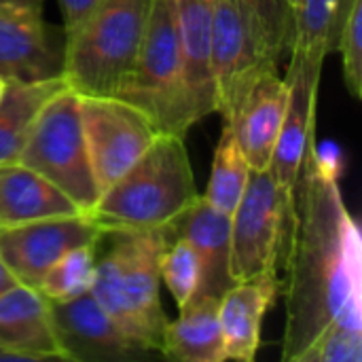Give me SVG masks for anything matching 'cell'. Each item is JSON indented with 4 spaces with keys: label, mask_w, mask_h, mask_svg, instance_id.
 Returning a JSON list of instances; mask_svg holds the SVG:
<instances>
[{
    "label": "cell",
    "mask_w": 362,
    "mask_h": 362,
    "mask_svg": "<svg viewBox=\"0 0 362 362\" xmlns=\"http://www.w3.org/2000/svg\"><path fill=\"white\" fill-rule=\"evenodd\" d=\"M282 361L297 362L337 316H362V238L339 189V161L316 146L295 187Z\"/></svg>",
    "instance_id": "6da1fadb"
},
{
    "label": "cell",
    "mask_w": 362,
    "mask_h": 362,
    "mask_svg": "<svg viewBox=\"0 0 362 362\" xmlns=\"http://www.w3.org/2000/svg\"><path fill=\"white\" fill-rule=\"evenodd\" d=\"M199 195L185 138L159 134L136 163L100 193L87 216L104 235L165 229Z\"/></svg>",
    "instance_id": "7a4b0ae2"
},
{
    "label": "cell",
    "mask_w": 362,
    "mask_h": 362,
    "mask_svg": "<svg viewBox=\"0 0 362 362\" xmlns=\"http://www.w3.org/2000/svg\"><path fill=\"white\" fill-rule=\"evenodd\" d=\"M108 235L112 246L95 263L91 295L132 339L161 354L168 316L159 295V259L165 235L161 229Z\"/></svg>",
    "instance_id": "3957f363"
},
{
    "label": "cell",
    "mask_w": 362,
    "mask_h": 362,
    "mask_svg": "<svg viewBox=\"0 0 362 362\" xmlns=\"http://www.w3.org/2000/svg\"><path fill=\"white\" fill-rule=\"evenodd\" d=\"M153 0H100L64 42L62 76L78 95H121L134 72Z\"/></svg>",
    "instance_id": "277c9868"
},
{
    "label": "cell",
    "mask_w": 362,
    "mask_h": 362,
    "mask_svg": "<svg viewBox=\"0 0 362 362\" xmlns=\"http://www.w3.org/2000/svg\"><path fill=\"white\" fill-rule=\"evenodd\" d=\"M119 98L142 110L159 134L185 138L195 125L182 81L176 0L151 2L142 47Z\"/></svg>",
    "instance_id": "5b68a950"
},
{
    "label": "cell",
    "mask_w": 362,
    "mask_h": 362,
    "mask_svg": "<svg viewBox=\"0 0 362 362\" xmlns=\"http://www.w3.org/2000/svg\"><path fill=\"white\" fill-rule=\"evenodd\" d=\"M78 102V93L66 87L45 104L23 144L19 163L47 178L83 214H89L100 189L87 155Z\"/></svg>",
    "instance_id": "8992f818"
},
{
    "label": "cell",
    "mask_w": 362,
    "mask_h": 362,
    "mask_svg": "<svg viewBox=\"0 0 362 362\" xmlns=\"http://www.w3.org/2000/svg\"><path fill=\"white\" fill-rule=\"evenodd\" d=\"M293 216L295 199L280 191L269 170H252L231 214L229 274L233 282L278 276L288 255Z\"/></svg>",
    "instance_id": "52a82bcc"
},
{
    "label": "cell",
    "mask_w": 362,
    "mask_h": 362,
    "mask_svg": "<svg viewBox=\"0 0 362 362\" xmlns=\"http://www.w3.org/2000/svg\"><path fill=\"white\" fill-rule=\"evenodd\" d=\"M81 125L100 193L121 178L159 136L151 119L117 95H78Z\"/></svg>",
    "instance_id": "ba28073f"
},
{
    "label": "cell",
    "mask_w": 362,
    "mask_h": 362,
    "mask_svg": "<svg viewBox=\"0 0 362 362\" xmlns=\"http://www.w3.org/2000/svg\"><path fill=\"white\" fill-rule=\"evenodd\" d=\"M291 62L284 76L286 83V108L280 127V136L272 155L269 174L280 191L295 199V187L299 182L303 163L310 151L316 146V104L322 66L329 55L314 49H291Z\"/></svg>",
    "instance_id": "9c48e42d"
},
{
    "label": "cell",
    "mask_w": 362,
    "mask_h": 362,
    "mask_svg": "<svg viewBox=\"0 0 362 362\" xmlns=\"http://www.w3.org/2000/svg\"><path fill=\"white\" fill-rule=\"evenodd\" d=\"M210 64L216 112L223 121L233 119L263 72L278 70L257 40L250 21L233 0H214Z\"/></svg>",
    "instance_id": "30bf717a"
},
{
    "label": "cell",
    "mask_w": 362,
    "mask_h": 362,
    "mask_svg": "<svg viewBox=\"0 0 362 362\" xmlns=\"http://www.w3.org/2000/svg\"><path fill=\"white\" fill-rule=\"evenodd\" d=\"M104 238L87 214L53 216L0 227V259L15 280L38 291L49 267L76 246H98Z\"/></svg>",
    "instance_id": "8fae6325"
},
{
    "label": "cell",
    "mask_w": 362,
    "mask_h": 362,
    "mask_svg": "<svg viewBox=\"0 0 362 362\" xmlns=\"http://www.w3.org/2000/svg\"><path fill=\"white\" fill-rule=\"evenodd\" d=\"M49 312L64 361L129 362L155 354L132 339L102 310L91 291L68 301H49Z\"/></svg>",
    "instance_id": "7c38bea8"
},
{
    "label": "cell",
    "mask_w": 362,
    "mask_h": 362,
    "mask_svg": "<svg viewBox=\"0 0 362 362\" xmlns=\"http://www.w3.org/2000/svg\"><path fill=\"white\" fill-rule=\"evenodd\" d=\"M64 42V28L42 15L0 6V78L28 83L62 76Z\"/></svg>",
    "instance_id": "4fadbf2b"
},
{
    "label": "cell",
    "mask_w": 362,
    "mask_h": 362,
    "mask_svg": "<svg viewBox=\"0 0 362 362\" xmlns=\"http://www.w3.org/2000/svg\"><path fill=\"white\" fill-rule=\"evenodd\" d=\"M161 231L165 240L182 238L193 246L202 269L199 288L195 297L204 295L221 299L225 291L233 284L229 274L231 216L218 212L204 199V195H199L185 214H180L170 227Z\"/></svg>",
    "instance_id": "5bb4252c"
},
{
    "label": "cell",
    "mask_w": 362,
    "mask_h": 362,
    "mask_svg": "<svg viewBox=\"0 0 362 362\" xmlns=\"http://www.w3.org/2000/svg\"><path fill=\"white\" fill-rule=\"evenodd\" d=\"M176 17L187 102L193 123H199L216 112L210 64L214 0H176Z\"/></svg>",
    "instance_id": "9a60e30c"
},
{
    "label": "cell",
    "mask_w": 362,
    "mask_h": 362,
    "mask_svg": "<svg viewBox=\"0 0 362 362\" xmlns=\"http://www.w3.org/2000/svg\"><path fill=\"white\" fill-rule=\"evenodd\" d=\"M0 350L17 362L64 361L49 301L38 291L17 284L0 295Z\"/></svg>",
    "instance_id": "2e32d148"
},
{
    "label": "cell",
    "mask_w": 362,
    "mask_h": 362,
    "mask_svg": "<svg viewBox=\"0 0 362 362\" xmlns=\"http://www.w3.org/2000/svg\"><path fill=\"white\" fill-rule=\"evenodd\" d=\"M280 288L278 276L233 282L218 299L225 361L252 362L261 348V327Z\"/></svg>",
    "instance_id": "e0dca14e"
},
{
    "label": "cell",
    "mask_w": 362,
    "mask_h": 362,
    "mask_svg": "<svg viewBox=\"0 0 362 362\" xmlns=\"http://www.w3.org/2000/svg\"><path fill=\"white\" fill-rule=\"evenodd\" d=\"M286 108V83L278 70L263 72L229 119L250 170H269Z\"/></svg>",
    "instance_id": "ac0fdd59"
},
{
    "label": "cell",
    "mask_w": 362,
    "mask_h": 362,
    "mask_svg": "<svg viewBox=\"0 0 362 362\" xmlns=\"http://www.w3.org/2000/svg\"><path fill=\"white\" fill-rule=\"evenodd\" d=\"M83 214L55 185L17 163L0 165V227Z\"/></svg>",
    "instance_id": "d6986e66"
},
{
    "label": "cell",
    "mask_w": 362,
    "mask_h": 362,
    "mask_svg": "<svg viewBox=\"0 0 362 362\" xmlns=\"http://www.w3.org/2000/svg\"><path fill=\"white\" fill-rule=\"evenodd\" d=\"M178 312V318L165 325L161 356L180 362H225L218 299L199 295Z\"/></svg>",
    "instance_id": "ffe728a7"
},
{
    "label": "cell",
    "mask_w": 362,
    "mask_h": 362,
    "mask_svg": "<svg viewBox=\"0 0 362 362\" xmlns=\"http://www.w3.org/2000/svg\"><path fill=\"white\" fill-rule=\"evenodd\" d=\"M64 76L42 81H4L0 95V165L17 163L32 125L45 104L64 91Z\"/></svg>",
    "instance_id": "44dd1931"
},
{
    "label": "cell",
    "mask_w": 362,
    "mask_h": 362,
    "mask_svg": "<svg viewBox=\"0 0 362 362\" xmlns=\"http://www.w3.org/2000/svg\"><path fill=\"white\" fill-rule=\"evenodd\" d=\"M358 0H297L293 8V47L331 55L339 47L350 13Z\"/></svg>",
    "instance_id": "7402d4cb"
},
{
    "label": "cell",
    "mask_w": 362,
    "mask_h": 362,
    "mask_svg": "<svg viewBox=\"0 0 362 362\" xmlns=\"http://www.w3.org/2000/svg\"><path fill=\"white\" fill-rule=\"evenodd\" d=\"M250 165L240 148V142L235 138V129L231 121H223L221 138L214 148L212 159V172L206 187L204 199L214 206L223 214H233L238 202L242 199L248 178H250Z\"/></svg>",
    "instance_id": "603a6c76"
},
{
    "label": "cell",
    "mask_w": 362,
    "mask_h": 362,
    "mask_svg": "<svg viewBox=\"0 0 362 362\" xmlns=\"http://www.w3.org/2000/svg\"><path fill=\"white\" fill-rule=\"evenodd\" d=\"M261 42L269 59L280 66V62L291 53L293 47V4L291 0H233Z\"/></svg>",
    "instance_id": "cb8c5ba5"
},
{
    "label": "cell",
    "mask_w": 362,
    "mask_h": 362,
    "mask_svg": "<svg viewBox=\"0 0 362 362\" xmlns=\"http://www.w3.org/2000/svg\"><path fill=\"white\" fill-rule=\"evenodd\" d=\"M95 246H76L62 255L45 274L38 293L47 301H68L91 291L95 274Z\"/></svg>",
    "instance_id": "d4e9b609"
},
{
    "label": "cell",
    "mask_w": 362,
    "mask_h": 362,
    "mask_svg": "<svg viewBox=\"0 0 362 362\" xmlns=\"http://www.w3.org/2000/svg\"><path fill=\"white\" fill-rule=\"evenodd\" d=\"M297 362H362V316H337Z\"/></svg>",
    "instance_id": "484cf974"
},
{
    "label": "cell",
    "mask_w": 362,
    "mask_h": 362,
    "mask_svg": "<svg viewBox=\"0 0 362 362\" xmlns=\"http://www.w3.org/2000/svg\"><path fill=\"white\" fill-rule=\"evenodd\" d=\"M159 274L178 310L187 308L199 288V259L193 246L182 238L165 240V248L159 259Z\"/></svg>",
    "instance_id": "4316f807"
},
{
    "label": "cell",
    "mask_w": 362,
    "mask_h": 362,
    "mask_svg": "<svg viewBox=\"0 0 362 362\" xmlns=\"http://www.w3.org/2000/svg\"><path fill=\"white\" fill-rule=\"evenodd\" d=\"M362 0H358L350 13V19L346 23V30L339 38L337 51L341 53L344 64V83L352 98H362Z\"/></svg>",
    "instance_id": "83f0119b"
},
{
    "label": "cell",
    "mask_w": 362,
    "mask_h": 362,
    "mask_svg": "<svg viewBox=\"0 0 362 362\" xmlns=\"http://www.w3.org/2000/svg\"><path fill=\"white\" fill-rule=\"evenodd\" d=\"M64 15V34L74 30L98 4L100 0H57Z\"/></svg>",
    "instance_id": "f1b7e54d"
},
{
    "label": "cell",
    "mask_w": 362,
    "mask_h": 362,
    "mask_svg": "<svg viewBox=\"0 0 362 362\" xmlns=\"http://www.w3.org/2000/svg\"><path fill=\"white\" fill-rule=\"evenodd\" d=\"M42 4L45 0H0L2 8L23 11V13H34V15H42Z\"/></svg>",
    "instance_id": "f546056e"
},
{
    "label": "cell",
    "mask_w": 362,
    "mask_h": 362,
    "mask_svg": "<svg viewBox=\"0 0 362 362\" xmlns=\"http://www.w3.org/2000/svg\"><path fill=\"white\" fill-rule=\"evenodd\" d=\"M19 282L15 280V276L11 274V269L2 263V259H0V295L2 293H6V291H11L13 286H17Z\"/></svg>",
    "instance_id": "4dcf8cb0"
},
{
    "label": "cell",
    "mask_w": 362,
    "mask_h": 362,
    "mask_svg": "<svg viewBox=\"0 0 362 362\" xmlns=\"http://www.w3.org/2000/svg\"><path fill=\"white\" fill-rule=\"evenodd\" d=\"M2 89H4V78H0V95H2Z\"/></svg>",
    "instance_id": "1f68e13d"
},
{
    "label": "cell",
    "mask_w": 362,
    "mask_h": 362,
    "mask_svg": "<svg viewBox=\"0 0 362 362\" xmlns=\"http://www.w3.org/2000/svg\"><path fill=\"white\" fill-rule=\"evenodd\" d=\"M291 4H293V8H295V4H297V0H291Z\"/></svg>",
    "instance_id": "d6a6232c"
}]
</instances>
